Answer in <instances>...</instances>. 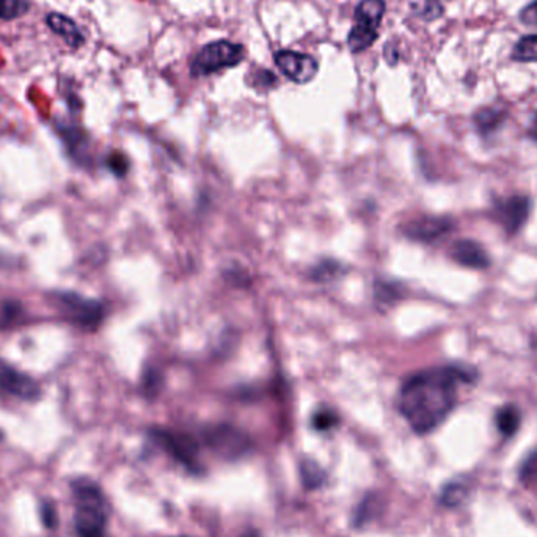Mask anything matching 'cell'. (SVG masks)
I'll use <instances>...</instances> for the list:
<instances>
[{
    "instance_id": "obj_1",
    "label": "cell",
    "mask_w": 537,
    "mask_h": 537,
    "mask_svg": "<svg viewBox=\"0 0 537 537\" xmlns=\"http://www.w3.org/2000/svg\"><path fill=\"white\" fill-rule=\"evenodd\" d=\"M476 380V368L467 365L436 368L413 374L401 386L399 413L418 436L430 434L455 411L457 384H474Z\"/></svg>"
},
{
    "instance_id": "obj_2",
    "label": "cell",
    "mask_w": 537,
    "mask_h": 537,
    "mask_svg": "<svg viewBox=\"0 0 537 537\" xmlns=\"http://www.w3.org/2000/svg\"><path fill=\"white\" fill-rule=\"evenodd\" d=\"M77 537H108V503L101 487L90 478L71 481Z\"/></svg>"
},
{
    "instance_id": "obj_3",
    "label": "cell",
    "mask_w": 537,
    "mask_h": 537,
    "mask_svg": "<svg viewBox=\"0 0 537 537\" xmlns=\"http://www.w3.org/2000/svg\"><path fill=\"white\" fill-rule=\"evenodd\" d=\"M51 299L60 316L79 329L95 332L104 323L106 307L96 299L83 298L73 291L52 292Z\"/></svg>"
},
{
    "instance_id": "obj_4",
    "label": "cell",
    "mask_w": 537,
    "mask_h": 537,
    "mask_svg": "<svg viewBox=\"0 0 537 537\" xmlns=\"http://www.w3.org/2000/svg\"><path fill=\"white\" fill-rule=\"evenodd\" d=\"M385 10V0H361L359 7L355 8V26L349 33L351 51L354 54L365 52L377 41Z\"/></svg>"
},
{
    "instance_id": "obj_5",
    "label": "cell",
    "mask_w": 537,
    "mask_h": 537,
    "mask_svg": "<svg viewBox=\"0 0 537 537\" xmlns=\"http://www.w3.org/2000/svg\"><path fill=\"white\" fill-rule=\"evenodd\" d=\"M246 58V48L242 45H234L231 41H214L204 46L202 51L196 54L192 64L190 73L194 77L211 76L217 71L238 66Z\"/></svg>"
},
{
    "instance_id": "obj_6",
    "label": "cell",
    "mask_w": 537,
    "mask_h": 537,
    "mask_svg": "<svg viewBox=\"0 0 537 537\" xmlns=\"http://www.w3.org/2000/svg\"><path fill=\"white\" fill-rule=\"evenodd\" d=\"M148 437L159 448L164 449L178 463H181L190 473H203L202 463L198 457V445L190 436L175 430L152 428L148 430Z\"/></svg>"
},
{
    "instance_id": "obj_7",
    "label": "cell",
    "mask_w": 537,
    "mask_h": 537,
    "mask_svg": "<svg viewBox=\"0 0 537 537\" xmlns=\"http://www.w3.org/2000/svg\"><path fill=\"white\" fill-rule=\"evenodd\" d=\"M203 438L215 455L227 461H238L253 449V442L244 430L230 424H215L203 430Z\"/></svg>"
},
{
    "instance_id": "obj_8",
    "label": "cell",
    "mask_w": 537,
    "mask_h": 537,
    "mask_svg": "<svg viewBox=\"0 0 537 537\" xmlns=\"http://www.w3.org/2000/svg\"><path fill=\"white\" fill-rule=\"evenodd\" d=\"M0 393L12 398L37 403L41 398V386L29 374L21 373L20 369L0 359Z\"/></svg>"
},
{
    "instance_id": "obj_9",
    "label": "cell",
    "mask_w": 537,
    "mask_h": 537,
    "mask_svg": "<svg viewBox=\"0 0 537 537\" xmlns=\"http://www.w3.org/2000/svg\"><path fill=\"white\" fill-rule=\"evenodd\" d=\"M275 64L290 81L308 83L316 77L319 64L316 58L294 51H279L275 54Z\"/></svg>"
},
{
    "instance_id": "obj_10",
    "label": "cell",
    "mask_w": 537,
    "mask_h": 537,
    "mask_svg": "<svg viewBox=\"0 0 537 537\" xmlns=\"http://www.w3.org/2000/svg\"><path fill=\"white\" fill-rule=\"evenodd\" d=\"M453 227H455V223L449 217L423 215V217H417L413 221H407L403 227V234L407 239L429 244V242L440 239L445 234H448Z\"/></svg>"
},
{
    "instance_id": "obj_11",
    "label": "cell",
    "mask_w": 537,
    "mask_h": 537,
    "mask_svg": "<svg viewBox=\"0 0 537 537\" xmlns=\"http://www.w3.org/2000/svg\"><path fill=\"white\" fill-rule=\"evenodd\" d=\"M530 211L531 200L524 195H514L495 204V217L509 234H515L524 227Z\"/></svg>"
},
{
    "instance_id": "obj_12",
    "label": "cell",
    "mask_w": 537,
    "mask_h": 537,
    "mask_svg": "<svg viewBox=\"0 0 537 537\" xmlns=\"http://www.w3.org/2000/svg\"><path fill=\"white\" fill-rule=\"evenodd\" d=\"M451 258L457 264L470 269H487L490 265V258L484 247L472 239L455 240L451 247Z\"/></svg>"
},
{
    "instance_id": "obj_13",
    "label": "cell",
    "mask_w": 537,
    "mask_h": 537,
    "mask_svg": "<svg viewBox=\"0 0 537 537\" xmlns=\"http://www.w3.org/2000/svg\"><path fill=\"white\" fill-rule=\"evenodd\" d=\"M46 22H48V26H49L52 32L57 33L58 37L64 39L65 43L73 49H77L85 43L81 29L68 16L60 13H49L46 16Z\"/></svg>"
},
{
    "instance_id": "obj_14",
    "label": "cell",
    "mask_w": 537,
    "mask_h": 537,
    "mask_svg": "<svg viewBox=\"0 0 537 537\" xmlns=\"http://www.w3.org/2000/svg\"><path fill=\"white\" fill-rule=\"evenodd\" d=\"M58 133L64 137L65 145L70 152L71 158L74 159L79 164H89L90 162V152H89V137L87 134L77 129L74 126H58Z\"/></svg>"
},
{
    "instance_id": "obj_15",
    "label": "cell",
    "mask_w": 537,
    "mask_h": 537,
    "mask_svg": "<svg viewBox=\"0 0 537 537\" xmlns=\"http://www.w3.org/2000/svg\"><path fill=\"white\" fill-rule=\"evenodd\" d=\"M27 321L26 305L18 299L0 300V332L16 329Z\"/></svg>"
},
{
    "instance_id": "obj_16",
    "label": "cell",
    "mask_w": 537,
    "mask_h": 537,
    "mask_svg": "<svg viewBox=\"0 0 537 537\" xmlns=\"http://www.w3.org/2000/svg\"><path fill=\"white\" fill-rule=\"evenodd\" d=\"M472 487L465 480H453L446 482L438 495V503L446 509H455L467 503Z\"/></svg>"
},
{
    "instance_id": "obj_17",
    "label": "cell",
    "mask_w": 537,
    "mask_h": 537,
    "mask_svg": "<svg viewBox=\"0 0 537 537\" xmlns=\"http://www.w3.org/2000/svg\"><path fill=\"white\" fill-rule=\"evenodd\" d=\"M404 296L403 286L393 280H376L374 283V302L380 310L392 308Z\"/></svg>"
},
{
    "instance_id": "obj_18",
    "label": "cell",
    "mask_w": 537,
    "mask_h": 537,
    "mask_svg": "<svg viewBox=\"0 0 537 537\" xmlns=\"http://www.w3.org/2000/svg\"><path fill=\"white\" fill-rule=\"evenodd\" d=\"M520 424H522V411L517 405H503L495 413V426L505 438L515 436L520 429Z\"/></svg>"
},
{
    "instance_id": "obj_19",
    "label": "cell",
    "mask_w": 537,
    "mask_h": 537,
    "mask_svg": "<svg viewBox=\"0 0 537 537\" xmlns=\"http://www.w3.org/2000/svg\"><path fill=\"white\" fill-rule=\"evenodd\" d=\"M342 273H344V265L340 261L327 258L317 261L316 264L311 267L308 277L316 283H330L340 279Z\"/></svg>"
},
{
    "instance_id": "obj_20",
    "label": "cell",
    "mask_w": 537,
    "mask_h": 537,
    "mask_svg": "<svg viewBox=\"0 0 537 537\" xmlns=\"http://www.w3.org/2000/svg\"><path fill=\"white\" fill-rule=\"evenodd\" d=\"M505 121V112L499 108H481L474 114V126L478 127L481 134H492L498 129Z\"/></svg>"
},
{
    "instance_id": "obj_21",
    "label": "cell",
    "mask_w": 537,
    "mask_h": 537,
    "mask_svg": "<svg viewBox=\"0 0 537 537\" xmlns=\"http://www.w3.org/2000/svg\"><path fill=\"white\" fill-rule=\"evenodd\" d=\"M140 386H142V394L148 401H154L158 398L159 393L164 386V376L160 373V369L156 367H146L145 371L142 374Z\"/></svg>"
},
{
    "instance_id": "obj_22",
    "label": "cell",
    "mask_w": 537,
    "mask_h": 537,
    "mask_svg": "<svg viewBox=\"0 0 537 537\" xmlns=\"http://www.w3.org/2000/svg\"><path fill=\"white\" fill-rule=\"evenodd\" d=\"M300 478H302L305 489L315 490V489L323 486L325 480H327V474L317 462L307 459V461H302V463H300Z\"/></svg>"
},
{
    "instance_id": "obj_23",
    "label": "cell",
    "mask_w": 537,
    "mask_h": 537,
    "mask_svg": "<svg viewBox=\"0 0 537 537\" xmlns=\"http://www.w3.org/2000/svg\"><path fill=\"white\" fill-rule=\"evenodd\" d=\"M511 58L514 62H537V35H526L514 46Z\"/></svg>"
},
{
    "instance_id": "obj_24",
    "label": "cell",
    "mask_w": 537,
    "mask_h": 537,
    "mask_svg": "<svg viewBox=\"0 0 537 537\" xmlns=\"http://www.w3.org/2000/svg\"><path fill=\"white\" fill-rule=\"evenodd\" d=\"M30 0H0V20L12 21L29 12Z\"/></svg>"
},
{
    "instance_id": "obj_25",
    "label": "cell",
    "mask_w": 537,
    "mask_h": 537,
    "mask_svg": "<svg viewBox=\"0 0 537 537\" xmlns=\"http://www.w3.org/2000/svg\"><path fill=\"white\" fill-rule=\"evenodd\" d=\"M518 481L524 486L537 484V449L531 451L530 455L524 457L522 465L518 468Z\"/></svg>"
},
{
    "instance_id": "obj_26",
    "label": "cell",
    "mask_w": 537,
    "mask_h": 537,
    "mask_svg": "<svg viewBox=\"0 0 537 537\" xmlns=\"http://www.w3.org/2000/svg\"><path fill=\"white\" fill-rule=\"evenodd\" d=\"M248 82H250L253 89L273 90L279 85V79L273 74V71L256 68V70L250 71Z\"/></svg>"
},
{
    "instance_id": "obj_27",
    "label": "cell",
    "mask_w": 537,
    "mask_h": 537,
    "mask_svg": "<svg viewBox=\"0 0 537 537\" xmlns=\"http://www.w3.org/2000/svg\"><path fill=\"white\" fill-rule=\"evenodd\" d=\"M338 421H340V418H338L335 411L323 409V411H317L313 415V418H311V426L317 432H327V430L333 429Z\"/></svg>"
},
{
    "instance_id": "obj_28",
    "label": "cell",
    "mask_w": 537,
    "mask_h": 537,
    "mask_svg": "<svg viewBox=\"0 0 537 537\" xmlns=\"http://www.w3.org/2000/svg\"><path fill=\"white\" fill-rule=\"evenodd\" d=\"M106 165L108 170L114 173L115 177L123 178L129 171V159L126 154L120 152H112L106 159Z\"/></svg>"
},
{
    "instance_id": "obj_29",
    "label": "cell",
    "mask_w": 537,
    "mask_h": 537,
    "mask_svg": "<svg viewBox=\"0 0 537 537\" xmlns=\"http://www.w3.org/2000/svg\"><path fill=\"white\" fill-rule=\"evenodd\" d=\"M39 515L46 530H56L58 524L57 509L52 501H43L39 506Z\"/></svg>"
},
{
    "instance_id": "obj_30",
    "label": "cell",
    "mask_w": 537,
    "mask_h": 537,
    "mask_svg": "<svg viewBox=\"0 0 537 537\" xmlns=\"http://www.w3.org/2000/svg\"><path fill=\"white\" fill-rule=\"evenodd\" d=\"M424 7L415 8L423 20L434 21L440 18L443 14L442 4L438 0H423Z\"/></svg>"
},
{
    "instance_id": "obj_31",
    "label": "cell",
    "mask_w": 537,
    "mask_h": 537,
    "mask_svg": "<svg viewBox=\"0 0 537 537\" xmlns=\"http://www.w3.org/2000/svg\"><path fill=\"white\" fill-rule=\"evenodd\" d=\"M520 21L526 26L537 27V0L520 12Z\"/></svg>"
},
{
    "instance_id": "obj_32",
    "label": "cell",
    "mask_w": 537,
    "mask_h": 537,
    "mask_svg": "<svg viewBox=\"0 0 537 537\" xmlns=\"http://www.w3.org/2000/svg\"><path fill=\"white\" fill-rule=\"evenodd\" d=\"M528 134H530L531 139L537 140V115L534 117L533 123H531V127L530 131H528Z\"/></svg>"
},
{
    "instance_id": "obj_33",
    "label": "cell",
    "mask_w": 537,
    "mask_h": 537,
    "mask_svg": "<svg viewBox=\"0 0 537 537\" xmlns=\"http://www.w3.org/2000/svg\"><path fill=\"white\" fill-rule=\"evenodd\" d=\"M244 537H259V534L256 533V531H250V533H247L246 536Z\"/></svg>"
},
{
    "instance_id": "obj_34",
    "label": "cell",
    "mask_w": 537,
    "mask_h": 537,
    "mask_svg": "<svg viewBox=\"0 0 537 537\" xmlns=\"http://www.w3.org/2000/svg\"><path fill=\"white\" fill-rule=\"evenodd\" d=\"M0 440H2V432H0Z\"/></svg>"
}]
</instances>
